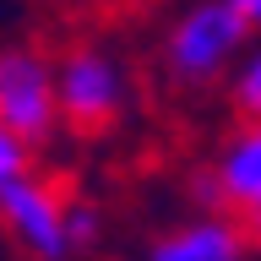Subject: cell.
Segmentation results:
<instances>
[{"mask_svg": "<svg viewBox=\"0 0 261 261\" xmlns=\"http://www.w3.org/2000/svg\"><path fill=\"white\" fill-rule=\"evenodd\" d=\"M245 38H250V28L240 22L234 0H201V6H191V11L169 28L163 60H169V71L185 76V82H212L234 55H240Z\"/></svg>", "mask_w": 261, "mask_h": 261, "instance_id": "1", "label": "cell"}, {"mask_svg": "<svg viewBox=\"0 0 261 261\" xmlns=\"http://www.w3.org/2000/svg\"><path fill=\"white\" fill-rule=\"evenodd\" d=\"M0 125L16 142L38 147L55 136L60 114H55V65L38 49H0Z\"/></svg>", "mask_w": 261, "mask_h": 261, "instance_id": "2", "label": "cell"}, {"mask_svg": "<svg viewBox=\"0 0 261 261\" xmlns=\"http://www.w3.org/2000/svg\"><path fill=\"white\" fill-rule=\"evenodd\" d=\"M120 103H125V82H120L109 55L71 49V55L55 65V114H60L65 125H76L82 136L109 130Z\"/></svg>", "mask_w": 261, "mask_h": 261, "instance_id": "3", "label": "cell"}, {"mask_svg": "<svg viewBox=\"0 0 261 261\" xmlns=\"http://www.w3.org/2000/svg\"><path fill=\"white\" fill-rule=\"evenodd\" d=\"M65 201L71 196L60 185L38 179V174L0 179V223L11 228L38 261H65L71 256V245H65Z\"/></svg>", "mask_w": 261, "mask_h": 261, "instance_id": "4", "label": "cell"}, {"mask_svg": "<svg viewBox=\"0 0 261 261\" xmlns=\"http://www.w3.org/2000/svg\"><path fill=\"white\" fill-rule=\"evenodd\" d=\"M223 218H234L250 250H261V120H245L240 136L212 163Z\"/></svg>", "mask_w": 261, "mask_h": 261, "instance_id": "5", "label": "cell"}, {"mask_svg": "<svg viewBox=\"0 0 261 261\" xmlns=\"http://www.w3.org/2000/svg\"><path fill=\"white\" fill-rule=\"evenodd\" d=\"M245 256H250V245L234 218H196V223L163 234L147 261H245Z\"/></svg>", "mask_w": 261, "mask_h": 261, "instance_id": "6", "label": "cell"}, {"mask_svg": "<svg viewBox=\"0 0 261 261\" xmlns=\"http://www.w3.org/2000/svg\"><path fill=\"white\" fill-rule=\"evenodd\" d=\"M234 109H240L245 120H261V55H250L245 71L234 76Z\"/></svg>", "mask_w": 261, "mask_h": 261, "instance_id": "7", "label": "cell"}, {"mask_svg": "<svg viewBox=\"0 0 261 261\" xmlns=\"http://www.w3.org/2000/svg\"><path fill=\"white\" fill-rule=\"evenodd\" d=\"M98 240V207H87V201H65V245L76 250V245Z\"/></svg>", "mask_w": 261, "mask_h": 261, "instance_id": "8", "label": "cell"}, {"mask_svg": "<svg viewBox=\"0 0 261 261\" xmlns=\"http://www.w3.org/2000/svg\"><path fill=\"white\" fill-rule=\"evenodd\" d=\"M11 174H28V147L0 125V179H11Z\"/></svg>", "mask_w": 261, "mask_h": 261, "instance_id": "9", "label": "cell"}, {"mask_svg": "<svg viewBox=\"0 0 261 261\" xmlns=\"http://www.w3.org/2000/svg\"><path fill=\"white\" fill-rule=\"evenodd\" d=\"M234 11H240V22L250 33H261V0H234Z\"/></svg>", "mask_w": 261, "mask_h": 261, "instance_id": "10", "label": "cell"}]
</instances>
